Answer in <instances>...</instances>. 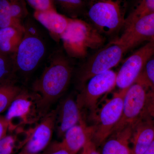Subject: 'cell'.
I'll return each mask as SVG.
<instances>
[{
	"mask_svg": "<svg viewBox=\"0 0 154 154\" xmlns=\"http://www.w3.org/2000/svg\"><path fill=\"white\" fill-rule=\"evenodd\" d=\"M73 71L71 63L63 53L57 50L52 54L45 69L32 85L33 92L38 98L42 117L66 91Z\"/></svg>",
	"mask_w": 154,
	"mask_h": 154,
	"instance_id": "1",
	"label": "cell"
},
{
	"mask_svg": "<svg viewBox=\"0 0 154 154\" xmlns=\"http://www.w3.org/2000/svg\"><path fill=\"white\" fill-rule=\"evenodd\" d=\"M22 41L14 55L17 74L27 79L37 69L46 52V44L36 25L30 20L24 24Z\"/></svg>",
	"mask_w": 154,
	"mask_h": 154,
	"instance_id": "2",
	"label": "cell"
},
{
	"mask_svg": "<svg viewBox=\"0 0 154 154\" xmlns=\"http://www.w3.org/2000/svg\"><path fill=\"white\" fill-rule=\"evenodd\" d=\"M60 39L67 54L74 58L85 57L89 50L99 49L105 41L102 33L93 25L72 18Z\"/></svg>",
	"mask_w": 154,
	"mask_h": 154,
	"instance_id": "3",
	"label": "cell"
},
{
	"mask_svg": "<svg viewBox=\"0 0 154 154\" xmlns=\"http://www.w3.org/2000/svg\"><path fill=\"white\" fill-rule=\"evenodd\" d=\"M126 0H89L88 17L102 34H112L124 26Z\"/></svg>",
	"mask_w": 154,
	"mask_h": 154,
	"instance_id": "4",
	"label": "cell"
},
{
	"mask_svg": "<svg viewBox=\"0 0 154 154\" xmlns=\"http://www.w3.org/2000/svg\"><path fill=\"white\" fill-rule=\"evenodd\" d=\"M125 52L123 46L116 39L100 48L79 69L76 77L79 88L81 90L92 77L116 66Z\"/></svg>",
	"mask_w": 154,
	"mask_h": 154,
	"instance_id": "5",
	"label": "cell"
},
{
	"mask_svg": "<svg viewBox=\"0 0 154 154\" xmlns=\"http://www.w3.org/2000/svg\"><path fill=\"white\" fill-rule=\"evenodd\" d=\"M128 88L120 90L114 94L113 97L103 105L99 111L96 124L92 127V141L96 147L102 145L110 136L120 119L124 97Z\"/></svg>",
	"mask_w": 154,
	"mask_h": 154,
	"instance_id": "6",
	"label": "cell"
},
{
	"mask_svg": "<svg viewBox=\"0 0 154 154\" xmlns=\"http://www.w3.org/2000/svg\"><path fill=\"white\" fill-rule=\"evenodd\" d=\"M149 88L147 83L140 75L135 82L128 88L124 97L121 118L113 128L112 134L127 127L133 126L141 117Z\"/></svg>",
	"mask_w": 154,
	"mask_h": 154,
	"instance_id": "7",
	"label": "cell"
},
{
	"mask_svg": "<svg viewBox=\"0 0 154 154\" xmlns=\"http://www.w3.org/2000/svg\"><path fill=\"white\" fill-rule=\"evenodd\" d=\"M38 101L33 92L22 89L9 106L5 116L8 131H14L21 125L32 124L41 118Z\"/></svg>",
	"mask_w": 154,
	"mask_h": 154,
	"instance_id": "8",
	"label": "cell"
},
{
	"mask_svg": "<svg viewBox=\"0 0 154 154\" xmlns=\"http://www.w3.org/2000/svg\"><path fill=\"white\" fill-rule=\"evenodd\" d=\"M154 55V40L149 41L127 58L116 73V86L120 90L131 85L143 71L148 61Z\"/></svg>",
	"mask_w": 154,
	"mask_h": 154,
	"instance_id": "9",
	"label": "cell"
},
{
	"mask_svg": "<svg viewBox=\"0 0 154 154\" xmlns=\"http://www.w3.org/2000/svg\"><path fill=\"white\" fill-rule=\"evenodd\" d=\"M116 73L112 70L94 76L88 80L78 96L80 107L88 108L92 115L96 112L100 97L116 86Z\"/></svg>",
	"mask_w": 154,
	"mask_h": 154,
	"instance_id": "10",
	"label": "cell"
},
{
	"mask_svg": "<svg viewBox=\"0 0 154 154\" xmlns=\"http://www.w3.org/2000/svg\"><path fill=\"white\" fill-rule=\"evenodd\" d=\"M57 109L41 119L29 134L24 147L18 154H41L50 143L55 130Z\"/></svg>",
	"mask_w": 154,
	"mask_h": 154,
	"instance_id": "11",
	"label": "cell"
},
{
	"mask_svg": "<svg viewBox=\"0 0 154 154\" xmlns=\"http://www.w3.org/2000/svg\"><path fill=\"white\" fill-rule=\"evenodd\" d=\"M124 27L122 34L116 40L127 52L143 42L154 40V13L141 17Z\"/></svg>",
	"mask_w": 154,
	"mask_h": 154,
	"instance_id": "12",
	"label": "cell"
},
{
	"mask_svg": "<svg viewBox=\"0 0 154 154\" xmlns=\"http://www.w3.org/2000/svg\"><path fill=\"white\" fill-rule=\"evenodd\" d=\"M56 109L55 130L59 136L63 137L68 130L82 120L78 96L71 94L65 97L60 102Z\"/></svg>",
	"mask_w": 154,
	"mask_h": 154,
	"instance_id": "13",
	"label": "cell"
},
{
	"mask_svg": "<svg viewBox=\"0 0 154 154\" xmlns=\"http://www.w3.org/2000/svg\"><path fill=\"white\" fill-rule=\"evenodd\" d=\"M154 141V120L142 116L133 125L131 154H143Z\"/></svg>",
	"mask_w": 154,
	"mask_h": 154,
	"instance_id": "14",
	"label": "cell"
},
{
	"mask_svg": "<svg viewBox=\"0 0 154 154\" xmlns=\"http://www.w3.org/2000/svg\"><path fill=\"white\" fill-rule=\"evenodd\" d=\"M92 127L86 126L82 120L67 131L61 143L71 153L77 154L89 142L92 141Z\"/></svg>",
	"mask_w": 154,
	"mask_h": 154,
	"instance_id": "15",
	"label": "cell"
},
{
	"mask_svg": "<svg viewBox=\"0 0 154 154\" xmlns=\"http://www.w3.org/2000/svg\"><path fill=\"white\" fill-rule=\"evenodd\" d=\"M33 16L56 40L60 39L61 35L66 29L70 19L58 14L56 11H35Z\"/></svg>",
	"mask_w": 154,
	"mask_h": 154,
	"instance_id": "16",
	"label": "cell"
},
{
	"mask_svg": "<svg viewBox=\"0 0 154 154\" xmlns=\"http://www.w3.org/2000/svg\"><path fill=\"white\" fill-rule=\"evenodd\" d=\"M133 126L113 133L102 143V154H131L129 147Z\"/></svg>",
	"mask_w": 154,
	"mask_h": 154,
	"instance_id": "17",
	"label": "cell"
},
{
	"mask_svg": "<svg viewBox=\"0 0 154 154\" xmlns=\"http://www.w3.org/2000/svg\"><path fill=\"white\" fill-rule=\"evenodd\" d=\"M24 32L12 27L0 28V53L14 55L22 41Z\"/></svg>",
	"mask_w": 154,
	"mask_h": 154,
	"instance_id": "18",
	"label": "cell"
},
{
	"mask_svg": "<svg viewBox=\"0 0 154 154\" xmlns=\"http://www.w3.org/2000/svg\"><path fill=\"white\" fill-rule=\"evenodd\" d=\"M17 75L14 55L0 53V86L14 84Z\"/></svg>",
	"mask_w": 154,
	"mask_h": 154,
	"instance_id": "19",
	"label": "cell"
},
{
	"mask_svg": "<svg viewBox=\"0 0 154 154\" xmlns=\"http://www.w3.org/2000/svg\"><path fill=\"white\" fill-rule=\"evenodd\" d=\"M12 27L24 31V24L11 14L9 0H0V28Z\"/></svg>",
	"mask_w": 154,
	"mask_h": 154,
	"instance_id": "20",
	"label": "cell"
},
{
	"mask_svg": "<svg viewBox=\"0 0 154 154\" xmlns=\"http://www.w3.org/2000/svg\"><path fill=\"white\" fill-rule=\"evenodd\" d=\"M22 89L14 84L0 86V114L8 110Z\"/></svg>",
	"mask_w": 154,
	"mask_h": 154,
	"instance_id": "21",
	"label": "cell"
},
{
	"mask_svg": "<svg viewBox=\"0 0 154 154\" xmlns=\"http://www.w3.org/2000/svg\"><path fill=\"white\" fill-rule=\"evenodd\" d=\"M154 13V0H141L126 17L124 27L141 17Z\"/></svg>",
	"mask_w": 154,
	"mask_h": 154,
	"instance_id": "22",
	"label": "cell"
},
{
	"mask_svg": "<svg viewBox=\"0 0 154 154\" xmlns=\"http://www.w3.org/2000/svg\"><path fill=\"white\" fill-rule=\"evenodd\" d=\"M54 2L55 5L72 18L81 14L85 7L84 0H54Z\"/></svg>",
	"mask_w": 154,
	"mask_h": 154,
	"instance_id": "23",
	"label": "cell"
},
{
	"mask_svg": "<svg viewBox=\"0 0 154 154\" xmlns=\"http://www.w3.org/2000/svg\"><path fill=\"white\" fill-rule=\"evenodd\" d=\"M25 0H9L11 14L15 19L22 22L28 16Z\"/></svg>",
	"mask_w": 154,
	"mask_h": 154,
	"instance_id": "24",
	"label": "cell"
},
{
	"mask_svg": "<svg viewBox=\"0 0 154 154\" xmlns=\"http://www.w3.org/2000/svg\"><path fill=\"white\" fill-rule=\"evenodd\" d=\"M35 11H56L54 0H25Z\"/></svg>",
	"mask_w": 154,
	"mask_h": 154,
	"instance_id": "25",
	"label": "cell"
},
{
	"mask_svg": "<svg viewBox=\"0 0 154 154\" xmlns=\"http://www.w3.org/2000/svg\"><path fill=\"white\" fill-rule=\"evenodd\" d=\"M16 143L15 136L7 134L0 140V154H13Z\"/></svg>",
	"mask_w": 154,
	"mask_h": 154,
	"instance_id": "26",
	"label": "cell"
},
{
	"mask_svg": "<svg viewBox=\"0 0 154 154\" xmlns=\"http://www.w3.org/2000/svg\"><path fill=\"white\" fill-rule=\"evenodd\" d=\"M140 76L145 80L151 89H154V58H151L146 63Z\"/></svg>",
	"mask_w": 154,
	"mask_h": 154,
	"instance_id": "27",
	"label": "cell"
},
{
	"mask_svg": "<svg viewBox=\"0 0 154 154\" xmlns=\"http://www.w3.org/2000/svg\"><path fill=\"white\" fill-rule=\"evenodd\" d=\"M148 116L154 120V89L149 90L143 115Z\"/></svg>",
	"mask_w": 154,
	"mask_h": 154,
	"instance_id": "28",
	"label": "cell"
},
{
	"mask_svg": "<svg viewBox=\"0 0 154 154\" xmlns=\"http://www.w3.org/2000/svg\"><path fill=\"white\" fill-rule=\"evenodd\" d=\"M44 154H72L61 143H54Z\"/></svg>",
	"mask_w": 154,
	"mask_h": 154,
	"instance_id": "29",
	"label": "cell"
},
{
	"mask_svg": "<svg viewBox=\"0 0 154 154\" xmlns=\"http://www.w3.org/2000/svg\"><path fill=\"white\" fill-rule=\"evenodd\" d=\"M8 124L5 116H0V140L7 135Z\"/></svg>",
	"mask_w": 154,
	"mask_h": 154,
	"instance_id": "30",
	"label": "cell"
},
{
	"mask_svg": "<svg viewBox=\"0 0 154 154\" xmlns=\"http://www.w3.org/2000/svg\"><path fill=\"white\" fill-rule=\"evenodd\" d=\"M82 154H100L96 150V146L94 143L91 141L83 148Z\"/></svg>",
	"mask_w": 154,
	"mask_h": 154,
	"instance_id": "31",
	"label": "cell"
},
{
	"mask_svg": "<svg viewBox=\"0 0 154 154\" xmlns=\"http://www.w3.org/2000/svg\"><path fill=\"white\" fill-rule=\"evenodd\" d=\"M143 154H154V141Z\"/></svg>",
	"mask_w": 154,
	"mask_h": 154,
	"instance_id": "32",
	"label": "cell"
}]
</instances>
